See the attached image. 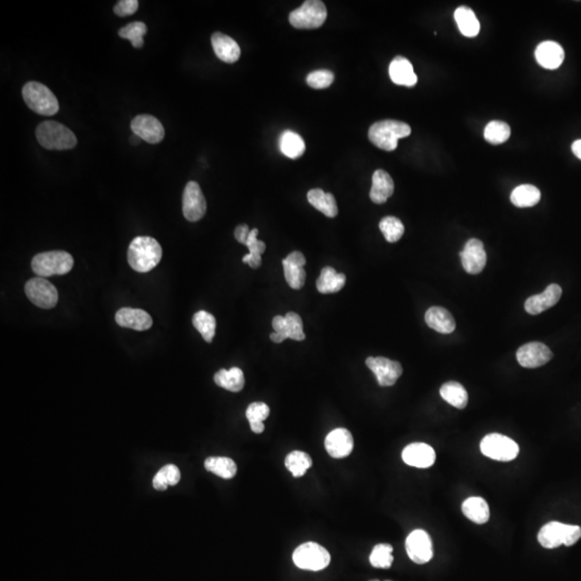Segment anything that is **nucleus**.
I'll return each instance as SVG.
<instances>
[{"instance_id":"nucleus-43","label":"nucleus","mask_w":581,"mask_h":581,"mask_svg":"<svg viewBox=\"0 0 581 581\" xmlns=\"http://www.w3.org/2000/svg\"><path fill=\"white\" fill-rule=\"evenodd\" d=\"M148 27L142 22H133L118 30V36L123 39H128L132 42L135 48H142L145 41L143 36L147 34Z\"/></svg>"},{"instance_id":"nucleus-12","label":"nucleus","mask_w":581,"mask_h":581,"mask_svg":"<svg viewBox=\"0 0 581 581\" xmlns=\"http://www.w3.org/2000/svg\"><path fill=\"white\" fill-rule=\"evenodd\" d=\"M366 365L374 372L378 384L381 386H394L403 374L402 365L386 357H367Z\"/></svg>"},{"instance_id":"nucleus-18","label":"nucleus","mask_w":581,"mask_h":581,"mask_svg":"<svg viewBox=\"0 0 581 581\" xmlns=\"http://www.w3.org/2000/svg\"><path fill=\"white\" fill-rule=\"evenodd\" d=\"M561 296V286L558 284H550L544 290L543 293L527 298L525 305V310H527V314H533V316L542 314L544 311L558 304Z\"/></svg>"},{"instance_id":"nucleus-34","label":"nucleus","mask_w":581,"mask_h":581,"mask_svg":"<svg viewBox=\"0 0 581 581\" xmlns=\"http://www.w3.org/2000/svg\"><path fill=\"white\" fill-rule=\"evenodd\" d=\"M541 191L531 184H522L513 190L510 195L513 204L519 208H527L538 204L541 200Z\"/></svg>"},{"instance_id":"nucleus-16","label":"nucleus","mask_w":581,"mask_h":581,"mask_svg":"<svg viewBox=\"0 0 581 581\" xmlns=\"http://www.w3.org/2000/svg\"><path fill=\"white\" fill-rule=\"evenodd\" d=\"M353 437L348 429H333L325 439V449L334 459H343L353 450Z\"/></svg>"},{"instance_id":"nucleus-47","label":"nucleus","mask_w":581,"mask_h":581,"mask_svg":"<svg viewBox=\"0 0 581 581\" xmlns=\"http://www.w3.org/2000/svg\"><path fill=\"white\" fill-rule=\"evenodd\" d=\"M273 327L275 329V333L271 334V341L275 343H281L288 338V327H286V321L284 317H275L273 320Z\"/></svg>"},{"instance_id":"nucleus-2","label":"nucleus","mask_w":581,"mask_h":581,"mask_svg":"<svg viewBox=\"0 0 581 581\" xmlns=\"http://www.w3.org/2000/svg\"><path fill=\"white\" fill-rule=\"evenodd\" d=\"M411 134V128L406 123L396 120H384L376 122L368 130V138L377 148L384 151L396 150L398 139Z\"/></svg>"},{"instance_id":"nucleus-33","label":"nucleus","mask_w":581,"mask_h":581,"mask_svg":"<svg viewBox=\"0 0 581 581\" xmlns=\"http://www.w3.org/2000/svg\"><path fill=\"white\" fill-rule=\"evenodd\" d=\"M204 468L208 472L221 477L223 479H232L237 474V465L230 458L212 456L204 461Z\"/></svg>"},{"instance_id":"nucleus-29","label":"nucleus","mask_w":581,"mask_h":581,"mask_svg":"<svg viewBox=\"0 0 581 581\" xmlns=\"http://www.w3.org/2000/svg\"><path fill=\"white\" fill-rule=\"evenodd\" d=\"M454 20L458 24L460 32L464 36L468 37V38H474L479 34V20L476 18L474 11L470 8L465 7V6L458 8L454 12Z\"/></svg>"},{"instance_id":"nucleus-41","label":"nucleus","mask_w":581,"mask_h":581,"mask_svg":"<svg viewBox=\"0 0 581 581\" xmlns=\"http://www.w3.org/2000/svg\"><path fill=\"white\" fill-rule=\"evenodd\" d=\"M379 228L389 243H396L405 233L404 224L396 216H386L379 223Z\"/></svg>"},{"instance_id":"nucleus-52","label":"nucleus","mask_w":581,"mask_h":581,"mask_svg":"<svg viewBox=\"0 0 581 581\" xmlns=\"http://www.w3.org/2000/svg\"><path fill=\"white\" fill-rule=\"evenodd\" d=\"M572 151L573 153H574L575 157H577L579 159H581V139L580 140L574 141V143L572 145Z\"/></svg>"},{"instance_id":"nucleus-45","label":"nucleus","mask_w":581,"mask_h":581,"mask_svg":"<svg viewBox=\"0 0 581 581\" xmlns=\"http://www.w3.org/2000/svg\"><path fill=\"white\" fill-rule=\"evenodd\" d=\"M307 85L312 89L323 90L331 87L334 82V73L329 71H316L309 73L306 79Z\"/></svg>"},{"instance_id":"nucleus-48","label":"nucleus","mask_w":581,"mask_h":581,"mask_svg":"<svg viewBox=\"0 0 581 581\" xmlns=\"http://www.w3.org/2000/svg\"><path fill=\"white\" fill-rule=\"evenodd\" d=\"M139 3L137 0H121L114 6V13L121 18L133 16L138 10Z\"/></svg>"},{"instance_id":"nucleus-9","label":"nucleus","mask_w":581,"mask_h":581,"mask_svg":"<svg viewBox=\"0 0 581 581\" xmlns=\"http://www.w3.org/2000/svg\"><path fill=\"white\" fill-rule=\"evenodd\" d=\"M25 293L28 300L39 308L52 309L59 302L56 288L46 278H32L25 284Z\"/></svg>"},{"instance_id":"nucleus-55","label":"nucleus","mask_w":581,"mask_h":581,"mask_svg":"<svg viewBox=\"0 0 581 581\" xmlns=\"http://www.w3.org/2000/svg\"><path fill=\"white\" fill-rule=\"evenodd\" d=\"M386 581H390V580H386Z\"/></svg>"},{"instance_id":"nucleus-28","label":"nucleus","mask_w":581,"mask_h":581,"mask_svg":"<svg viewBox=\"0 0 581 581\" xmlns=\"http://www.w3.org/2000/svg\"><path fill=\"white\" fill-rule=\"evenodd\" d=\"M345 284V274H339L333 267H324L317 280V288L322 294L337 293Z\"/></svg>"},{"instance_id":"nucleus-31","label":"nucleus","mask_w":581,"mask_h":581,"mask_svg":"<svg viewBox=\"0 0 581 581\" xmlns=\"http://www.w3.org/2000/svg\"><path fill=\"white\" fill-rule=\"evenodd\" d=\"M279 145L280 150L288 159H298L306 150L304 139L292 130L283 132L280 136Z\"/></svg>"},{"instance_id":"nucleus-40","label":"nucleus","mask_w":581,"mask_h":581,"mask_svg":"<svg viewBox=\"0 0 581 581\" xmlns=\"http://www.w3.org/2000/svg\"><path fill=\"white\" fill-rule=\"evenodd\" d=\"M510 137V128L502 121H492L484 128V139L492 145L506 142Z\"/></svg>"},{"instance_id":"nucleus-27","label":"nucleus","mask_w":581,"mask_h":581,"mask_svg":"<svg viewBox=\"0 0 581 581\" xmlns=\"http://www.w3.org/2000/svg\"><path fill=\"white\" fill-rule=\"evenodd\" d=\"M307 198L311 206H314L327 218H335L338 214V207L333 194L325 193L321 189H312L307 194Z\"/></svg>"},{"instance_id":"nucleus-42","label":"nucleus","mask_w":581,"mask_h":581,"mask_svg":"<svg viewBox=\"0 0 581 581\" xmlns=\"http://www.w3.org/2000/svg\"><path fill=\"white\" fill-rule=\"evenodd\" d=\"M392 552L393 547L390 544H378L370 554V564L376 568H390L394 561Z\"/></svg>"},{"instance_id":"nucleus-24","label":"nucleus","mask_w":581,"mask_h":581,"mask_svg":"<svg viewBox=\"0 0 581 581\" xmlns=\"http://www.w3.org/2000/svg\"><path fill=\"white\" fill-rule=\"evenodd\" d=\"M394 193V182L386 171L378 169L372 175L370 200L375 204H384Z\"/></svg>"},{"instance_id":"nucleus-15","label":"nucleus","mask_w":581,"mask_h":581,"mask_svg":"<svg viewBox=\"0 0 581 581\" xmlns=\"http://www.w3.org/2000/svg\"><path fill=\"white\" fill-rule=\"evenodd\" d=\"M462 266L466 273L477 275L484 271L487 264V253L484 243L479 239L472 238L464 245L463 251L460 253Z\"/></svg>"},{"instance_id":"nucleus-51","label":"nucleus","mask_w":581,"mask_h":581,"mask_svg":"<svg viewBox=\"0 0 581 581\" xmlns=\"http://www.w3.org/2000/svg\"><path fill=\"white\" fill-rule=\"evenodd\" d=\"M251 231L249 230V226L247 224L238 225L235 230V238L238 243H245L247 240V236L250 234Z\"/></svg>"},{"instance_id":"nucleus-10","label":"nucleus","mask_w":581,"mask_h":581,"mask_svg":"<svg viewBox=\"0 0 581 581\" xmlns=\"http://www.w3.org/2000/svg\"><path fill=\"white\" fill-rule=\"evenodd\" d=\"M182 212L184 218L190 222H197L204 218L207 212V202L200 184L190 181L186 184L182 198Z\"/></svg>"},{"instance_id":"nucleus-53","label":"nucleus","mask_w":581,"mask_h":581,"mask_svg":"<svg viewBox=\"0 0 581 581\" xmlns=\"http://www.w3.org/2000/svg\"><path fill=\"white\" fill-rule=\"evenodd\" d=\"M141 139L139 138L138 136H136V135H133L132 138H130V142H132V145H138L139 141Z\"/></svg>"},{"instance_id":"nucleus-19","label":"nucleus","mask_w":581,"mask_h":581,"mask_svg":"<svg viewBox=\"0 0 581 581\" xmlns=\"http://www.w3.org/2000/svg\"><path fill=\"white\" fill-rule=\"evenodd\" d=\"M116 321L120 326L135 331H147L153 324L152 318L142 309L122 308L116 314Z\"/></svg>"},{"instance_id":"nucleus-32","label":"nucleus","mask_w":581,"mask_h":581,"mask_svg":"<svg viewBox=\"0 0 581 581\" xmlns=\"http://www.w3.org/2000/svg\"><path fill=\"white\" fill-rule=\"evenodd\" d=\"M441 396L448 404L455 408L464 409L467 406V391L459 382L449 381L443 384L441 388Z\"/></svg>"},{"instance_id":"nucleus-22","label":"nucleus","mask_w":581,"mask_h":581,"mask_svg":"<svg viewBox=\"0 0 581 581\" xmlns=\"http://www.w3.org/2000/svg\"><path fill=\"white\" fill-rule=\"evenodd\" d=\"M389 73H390L391 80L398 85L415 87L418 82V78L413 71L410 61L403 56H396L391 61Z\"/></svg>"},{"instance_id":"nucleus-8","label":"nucleus","mask_w":581,"mask_h":581,"mask_svg":"<svg viewBox=\"0 0 581 581\" xmlns=\"http://www.w3.org/2000/svg\"><path fill=\"white\" fill-rule=\"evenodd\" d=\"M484 455L495 461L509 462L515 460L519 453V446L513 439L502 434H489L480 443Z\"/></svg>"},{"instance_id":"nucleus-38","label":"nucleus","mask_w":581,"mask_h":581,"mask_svg":"<svg viewBox=\"0 0 581 581\" xmlns=\"http://www.w3.org/2000/svg\"><path fill=\"white\" fill-rule=\"evenodd\" d=\"M193 325L207 343H212L216 335V318L204 310L198 311L193 316Z\"/></svg>"},{"instance_id":"nucleus-4","label":"nucleus","mask_w":581,"mask_h":581,"mask_svg":"<svg viewBox=\"0 0 581 581\" xmlns=\"http://www.w3.org/2000/svg\"><path fill=\"white\" fill-rule=\"evenodd\" d=\"M22 94L26 105L36 114L51 116L59 112V105L56 96L42 83L28 82L24 85Z\"/></svg>"},{"instance_id":"nucleus-11","label":"nucleus","mask_w":581,"mask_h":581,"mask_svg":"<svg viewBox=\"0 0 581 581\" xmlns=\"http://www.w3.org/2000/svg\"><path fill=\"white\" fill-rule=\"evenodd\" d=\"M406 551L411 561L425 564L433 558V544L431 537L423 530L411 532L406 539Z\"/></svg>"},{"instance_id":"nucleus-30","label":"nucleus","mask_w":581,"mask_h":581,"mask_svg":"<svg viewBox=\"0 0 581 581\" xmlns=\"http://www.w3.org/2000/svg\"><path fill=\"white\" fill-rule=\"evenodd\" d=\"M214 382L225 390L239 392L245 386V375L238 367H233L230 370L221 369L214 375Z\"/></svg>"},{"instance_id":"nucleus-26","label":"nucleus","mask_w":581,"mask_h":581,"mask_svg":"<svg viewBox=\"0 0 581 581\" xmlns=\"http://www.w3.org/2000/svg\"><path fill=\"white\" fill-rule=\"evenodd\" d=\"M462 511L467 519L477 525H484L490 519V508L482 497H468L462 504Z\"/></svg>"},{"instance_id":"nucleus-13","label":"nucleus","mask_w":581,"mask_h":581,"mask_svg":"<svg viewBox=\"0 0 581 581\" xmlns=\"http://www.w3.org/2000/svg\"><path fill=\"white\" fill-rule=\"evenodd\" d=\"M130 128L141 140L152 145L161 142L165 137V130L161 123L155 116L149 114H140L133 118Z\"/></svg>"},{"instance_id":"nucleus-25","label":"nucleus","mask_w":581,"mask_h":581,"mask_svg":"<svg viewBox=\"0 0 581 581\" xmlns=\"http://www.w3.org/2000/svg\"><path fill=\"white\" fill-rule=\"evenodd\" d=\"M566 525L561 522L547 523L542 527L541 531L538 533V543L541 544L544 548L547 549H554V548L560 547L564 544V537H565Z\"/></svg>"},{"instance_id":"nucleus-14","label":"nucleus","mask_w":581,"mask_h":581,"mask_svg":"<svg viewBox=\"0 0 581 581\" xmlns=\"http://www.w3.org/2000/svg\"><path fill=\"white\" fill-rule=\"evenodd\" d=\"M551 350L538 341L525 343L517 351V360L522 367L537 368L547 364L552 359Z\"/></svg>"},{"instance_id":"nucleus-39","label":"nucleus","mask_w":581,"mask_h":581,"mask_svg":"<svg viewBox=\"0 0 581 581\" xmlns=\"http://www.w3.org/2000/svg\"><path fill=\"white\" fill-rule=\"evenodd\" d=\"M311 465H312V460L306 452H290L286 458V467L295 478L304 476Z\"/></svg>"},{"instance_id":"nucleus-7","label":"nucleus","mask_w":581,"mask_h":581,"mask_svg":"<svg viewBox=\"0 0 581 581\" xmlns=\"http://www.w3.org/2000/svg\"><path fill=\"white\" fill-rule=\"evenodd\" d=\"M293 562L300 570L319 572L329 566L331 554L319 544L309 542L296 548L293 554Z\"/></svg>"},{"instance_id":"nucleus-5","label":"nucleus","mask_w":581,"mask_h":581,"mask_svg":"<svg viewBox=\"0 0 581 581\" xmlns=\"http://www.w3.org/2000/svg\"><path fill=\"white\" fill-rule=\"evenodd\" d=\"M73 257L65 251H49L35 255L32 261V271L38 277L66 275L73 267Z\"/></svg>"},{"instance_id":"nucleus-3","label":"nucleus","mask_w":581,"mask_h":581,"mask_svg":"<svg viewBox=\"0 0 581 581\" xmlns=\"http://www.w3.org/2000/svg\"><path fill=\"white\" fill-rule=\"evenodd\" d=\"M36 137L40 145L48 150H69L77 145V137L66 126L55 121L39 124Z\"/></svg>"},{"instance_id":"nucleus-1","label":"nucleus","mask_w":581,"mask_h":581,"mask_svg":"<svg viewBox=\"0 0 581 581\" xmlns=\"http://www.w3.org/2000/svg\"><path fill=\"white\" fill-rule=\"evenodd\" d=\"M161 255L163 250L157 240L152 237L139 236L130 243L128 261L137 273H149L161 262Z\"/></svg>"},{"instance_id":"nucleus-35","label":"nucleus","mask_w":581,"mask_h":581,"mask_svg":"<svg viewBox=\"0 0 581 581\" xmlns=\"http://www.w3.org/2000/svg\"><path fill=\"white\" fill-rule=\"evenodd\" d=\"M257 234H259L257 228L251 230L247 240L243 243L249 249V253L243 257V262L253 269H257L262 265V253L266 250L265 243L257 239Z\"/></svg>"},{"instance_id":"nucleus-37","label":"nucleus","mask_w":581,"mask_h":581,"mask_svg":"<svg viewBox=\"0 0 581 581\" xmlns=\"http://www.w3.org/2000/svg\"><path fill=\"white\" fill-rule=\"evenodd\" d=\"M181 479L179 468L173 464L164 466L153 478V488L157 491L167 490L169 487L176 486Z\"/></svg>"},{"instance_id":"nucleus-20","label":"nucleus","mask_w":581,"mask_h":581,"mask_svg":"<svg viewBox=\"0 0 581 581\" xmlns=\"http://www.w3.org/2000/svg\"><path fill=\"white\" fill-rule=\"evenodd\" d=\"M535 57L542 67L554 71L561 66L565 53L563 48L554 41H544L536 48Z\"/></svg>"},{"instance_id":"nucleus-50","label":"nucleus","mask_w":581,"mask_h":581,"mask_svg":"<svg viewBox=\"0 0 581 581\" xmlns=\"http://www.w3.org/2000/svg\"><path fill=\"white\" fill-rule=\"evenodd\" d=\"M284 259L288 263L300 266V267H304L306 265V259H305L304 255L302 252H298V251L290 253Z\"/></svg>"},{"instance_id":"nucleus-36","label":"nucleus","mask_w":581,"mask_h":581,"mask_svg":"<svg viewBox=\"0 0 581 581\" xmlns=\"http://www.w3.org/2000/svg\"><path fill=\"white\" fill-rule=\"evenodd\" d=\"M271 409L265 403L255 402L249 405L245 411V417L250 423L251 429L253 433L261 434L265 429L263 421L269 417Z\"/></svg>"},{"instance_id":"nucleus-21","label":"nucleus","mask_w":581,"mask_h":581,"mask_svg":"<svg viewBox=\"0 0 581 581\" xmlns=\"http://www.w3.org/2000/svg\"><path fill=\"white\" fill-rule=\"evenodd\" d=\"M212 48L216 57L227 64H234L240 57L241 51L234 39L222 32H214L212 36Z\"/></svg>"},{"instance_id":"nucleus-23","label":"nucleus","mask_w":581,"mask_h":581,"mask_svg":"<svg viewBox=\"0 0 581 581\" xmlns=\"http://www.w3.org/2000/svg\"><path fill=\"white\" fill-rule=\"evenodd\" d=\"M427 326L441 334H451L455 329V320L450 311L443 307H431L425 314Z\"/></svg>"},{"instance_id":"nucleus-44","label":"nucleus","mask_w":581,"mask_h":581,"mask_svg":"<svg viewBox=\"0 0 581 581\" xmlns=\"http://www.w3.org/2000/svg\"><path fill=\"white\" fill-rule=\"evenodd\" d=\"M282 265H283L284 277L288 286L294 290L302 288L306 280V271L304 267L293 265L286 262V259L282 261Z\"/></svg>"},{"instance_id":"nucleus-17","label":"nucleus","mask_w":581,"mask_h":581,"mask_svg":"<svg viewBox=\"0 0 581 581\" xmlns=\"http://www.w3.org/2000/svg\"><path fill=\"white\" fill-rule=\"evenodd\" d=\"M403 461L409 466L429 468L435 463L436 453L431 446L423 443L410 444L402 453Z\"/></svg>"},{"instance_id":"nucleus-54","label":"nucleus","mask_w":581,"mask_h":581,"mask_svg":"<svg viewBox=\"0 0 581 581\" xmlns=\"http://www.w3.org/2000/svg\"><path fill=\"white\" fill-rule=\"evenodd\" d=\"M372 581H379V580H372Z\"/></svg>"},{"instance_id":"nucleus-49","label":"nucleus","mask_w":581,"mask_h":581,"mask_svg":"<svg viewBox=\"0 0 581 581\" xmlns=\"http://www.w3.org/2000/svg\"><path fill=\"white\" fill-rule=\"evenodd\" d=\"M581 537V527L578 525H566L565 537H564L563 545L570 546L575 545Z\"/></svg>"},{"instance_id":"nucleus-6","label":"nucleus","mask_w":581,"mask_h":581,"mask_svg":"<svg viewBox=\"0 0 581 581\" xmlns=\"http://www.w3.org/2000/svg\"><path fill=\"white\" fill-rule=\"evenodd\" d=\"M327 10L320 0H308L302 7L290 12L288 16L290 25L298 30H316L324 24Z\"/></svg>"},{"instance_id":"nucleus-46","label":"nucleus","mask_w":581,"mask_h":581,"mask_svg":"<svg viewBox=\"0 0 581 581\" xmlns=\"http://www.w3.org/2000/svg\"><path fill=\"white\" fill-rule=\"evenodd\" d=\"M288 327V338L293 341H302L305 339L304 325L302 320L295 312H288L284 316Z\"/></svg>"}]
</instances>
